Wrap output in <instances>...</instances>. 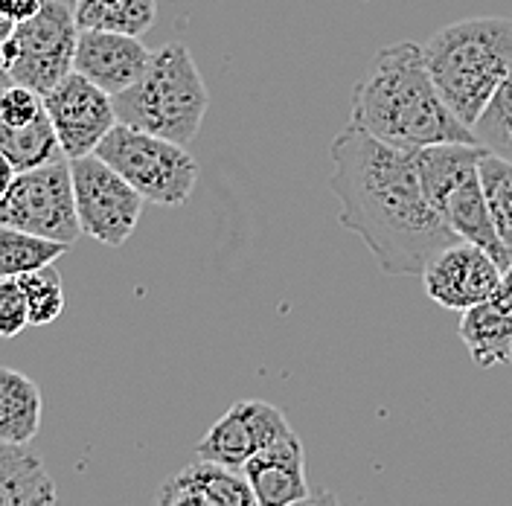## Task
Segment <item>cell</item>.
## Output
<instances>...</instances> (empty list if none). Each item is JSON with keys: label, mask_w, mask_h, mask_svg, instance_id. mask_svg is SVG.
I'll return each instance as SVG.
<instances>
[{"label": "cell", "mask_w": 512, "mask_h": 506, "mask_svg": "<svg viewBox=\"0 0 512 506\" xmlns=\"http://www.w3.org/2000/svg\"><path fill=\"white\" fill-rule=\"evenodd\" d=\"M501 280H504L501 262L489 251L463 239L443 248L422 271L425 294L437 306L460 312V315L475 309L483 300H489Z\"/></svg>", "instance_id": "30bf717a"}, {"label": "cell", "mask_w": 512, "mask_h": 506, "mask_svg": "<svg viewBox=\"0 0 512 506\" xmlns=\"http://www.w3.org/2000/svg\"><path fill=\"white\" fill-rule=\"evenodd\" d=\"M0 155L15 169V175L64 158L50 114L44 111L30 126H0Z\"/></svg>", "instance_id": "d6986e66"}, {"label": "cell", "mask_w": 512, "mask_h": 506, "mask_svg": "<svg viewBox=\"0 0 512 506\" xmlns=\"http://www.w3.org/2000/svg\"><path fill=\"white\" fill-rule=\"evenodd\" d=\"M149 64H152V50L140 41V35L111 30L79 32L73 70L111 96L123 94L134 82H140Z\"/></svg>", "instance_id": "7c38bea8"}, {"label": "cell", "mask_w": 512, "mask_h": 506, "mask_svg": "<svg viewBox=\"0 0 512 506\" xmlns=\"http://www.w3.org/2000/svg\"><path fill=\"white\" fill-rule=\"evenodd\" d=\"M24 326H30V306H27L24 288L18 283V277H3L0 280V335L15 338L18 332H24Z\"/></svg>", "instance_id": "4316f807"}, {"label": "cell", "mask_w": 512, "mask_h": 506, "mask_svg": "<svg viewBox=\"0 0 512 506\" xmlns=\"http://www.w3.org/2000/svg\"><path fill=\"white\" fill-rule=\"evenodd\" d=\"M41 6H44V0H0V15H3L6 30L21 21H30L32 15L41 12Z\"/></svg>", "instance_id": "f1b7e54d"}, {"label": "cell", "mask_w": 512, "mask_h": 506, "mask_svg": "<svg viewBox=\"0 0 512 506\" xmlns=\"http://www.w3.org/2000/svg\"><path fill=\"white\" fill-rule=\"evenodd\" d=\"M204 506H259L254 486L242 469H230L213 460H195L181 469Z\"/></svg>", "instance_id": "44dd1931"}, {"label": "cell", "mask_w": 512, "mask_h": 506, "mask_svg": "<svg viewBox=\"0 0 512 506\" xmlns=\"http://www.w3.org/2000/svg\"><path fill=\"white\" fill-rule=\"evenodd\" d=\"M425 64L448 108L475 128L512 70V18H463L437 30L425 44Z\"/></svg>", "instance_id": "3957f363"}, {"label": "cell", "mask_w": 512, "mask_h": 506, "mask_svg": "<svg viewBox=\"0 0 512 506\" xmlns=\"http://www.w3.org/2000/svg\"><path fill=\"white\" fill-rule=\"evenodd\" d=\"M67 251V242H53L15 227H0V277H24L41 271L62 259Z\"/></svg>", "instance_id": "7402d4cb"}, {"label": "cell", "mask_w": 512, "mask_h": 506, "mask_svg": "<svg viewBox=\"0 0 512 506\" xmlns=\"http://www.w3.org/2000/svg\"><path fill=\"white\" fill-rule=\"evenodd\" d=\"M475 134H478L480 146L512 160V70L504 79L501 91L489 102V108L483 111V117L475 126Z\"/></svg>", "instance_id": "d4e9b609"}, {"label": "cell", "mask_w": 512, "mask_h": 506, "mask_svg": "<svg viewBox=\"0 0 512 506\" xmlns=\"http://www.w3.org/2000/svg\"><path fill=\"white\" fill-rule=\"evenodd\" d=\"M94 155L117 169L146 201L160 207L187 204L198 181V163L187 146L126 123H117Z\"/></svg>", "instance_id": "5b68a950"}, {"label": "cell", "mask_w": 512, "mask_h": 506, "mask_svg": "<svg viewBox=\"0 0 512 506\" xmlns=\"http://www.w3.org/2000/svg\"><path fill=\"white\" fill-rule=\"evenodd\" d=\"M294 506H341V504H338L335 492H315V495L303 498L300 504H294Z\"/></svg>", "instance_id": "f546056e"}, {"label": "cell", "mask_w": 512, "mask_h": 506, "mask_svg": "<svg viewBox=\"0 0 512 506\" xmlns=\"http://www.w3.org/2000/svg\"><path fill=\"white\" fill-rule=\"evenodd\" d=\"M120 123L190 146L207 117L210 91L190 47L169 41L152 53L149 70L128 91L114 96Z\"/></svg>", "instance_id": "277c9868"}, {"label": "cell", "mask_w": 512, "mask_h": 506, "mask_svg": "<svg viewBox=\"0 0 512 506\" xmlns=\"http://www.w3.org/2000/svg\"><path fill=\"white\" fill-rule=\"evenodd\" d=\"M47 114L56 126L67 160L88 158L120 123L114 96L96 88L82 73H70L50 94H44Z\"/></svg>", "instance_id": "9c48e42d"}, {"label": "cell", "mask_w": 512, "mask_h": 506, "mask_svg": "<svg viewBox=\"0 0 512 506\" xmlns=\"http://www.w3.org/2000/svg\"><path fill=\"white\" fill-rule=\"evenodd\" d=\"M82 233L105 248H123L140 222L146 198L99 155L70 160Z\"/></svg>", "instance_id": "ba28073f"}, {"label": "cell", "mask_w": 512, "mask_h": 506, "mask_svg": "<svg viewBox=\"0 0 512 506\" xmlns=\"http://www.w3.org/2000/svg\"><path fill=\"white\" fill-rule=\"evenodd\" d=\"M440 216L446 219V224L454 230L457 239L472 242V245L492 253L501 262L504 271L510 268L512 251L504 245V239L495 230L486 195H483V184H480V169L448 192L446 201L440 204Z\"/></svg>", "instance_id": "9a60e30c"}, {"label": "cell", "mask_w": 512, "mask_h": 506, "mask_svg": "<svg viewBox=\"0 0 512 506\" xmlns=\"http://www.w3.org/2000/svg\"><path fill=\"white\" fill-rule=\"evenodd\" d=\"M294 428L286 413L262 399L236 402L222 419L195 445L198 460H213L230 469H245V463L262 448L280 443Z\"/></svg>", "instance_id": "8fae6325"}, {"label": "cell", "mask_w": 512, "mask_h": 506, "mask_svg": "<svg viewBox=\"0 0 512 506\" xmlns=\"http://www.w3.org/2000/svg\"><path fill=\"white\" fill-rule=\"evenodd\" d=\"M47 111L44 96L35 94L24 85H12L0 96V126H30L32 120H38Z\"/></svg>", "instance_id": "484cf974"}, {"label": "cell", "mask_w": 512, "mask_h": 506, "mask_svg": "<svg viewBox=\"0 0 512 506\" xmlns=\"http://www.w3.org/2000/svg\"><path fill=\"white\" fill-rule=\"evenodd\" d=\"M242 472L251 480L259 506H294L312 495L306 486L303 443L294 431L254 454Z\"/></svg>", "instance_id": "5bb4252c"}, {"label": "cell", "mask_w": 512, "mask_h": 506, "mask_svg": "<svg viewBox=\"0 0 512 506\" xmlns=\"http://www.w3.org/2000/svg\"><path fill=\"white\" fill-rule=\"evenodd\" d=\"M329 190L341 201V227L355 233L387 277H422L437 253L457 242L425 195L416 152L393 149L352 126L332 140Z\"/></svg>", "instance_id": "6da1fadb"}, {"label": "cell", "mask_w": 512, "mask_h": 506, "mask_svg": "<svg viewBox=\"0 0 512 506\" xmlns=\"http://www.w3.org/2000/svg\"><path fill=\"white\" fill-rule=\"evenodd\" d=\"M0 506H62L56 480L30 445H0Z\"/></svg>", "instance_id": "2e32d148"}, {"label": "cell", "mask_w": 512, "mask_h": 506, "mask_svg": "<svg viewBox=\"0 0 512 506\" xmlns=\"http://www.w3.org/2000/svg\"><path fill=\"white\" fill-rule=\"evenodd\" d=\"M152 506H204V501L187 483V477L178 472V475H172L169 480L160 483Z\"/></svg>", "instance_id": "83f0119b"}, {"label": "cell", "mask_w": 512, "mask_h": 506, "mask_svg": "<svg viewBox=\"0 0 512 506\" xmlns=\"http://www.w3.org/2000/svg\"><path fill=\"white\" fill-rule=\"evenodd\" d=\"M0 227L73 245L82 233L70 160L59 158L30 172H18L0 195Z\"/></svg>", "instance_id": "52a82bcc"}, {"label": "cell", "mask_w": 512, "mask_h": 506, "mask_svg": "<svg viewBox=\"0 0 512 506\" xmlns=\"http://www.w3.org/2000/svg\"><path fill=\"white\" fill-rule=\"evenodd\" d=\"M486 152L489 149L480 143H437V146H425L416 152L422 187H425V195L431 198V204L437 207V213H440V204L446 201L448 192L478 172L480 158Z\"/></svg>", "instance_id": "e0dca14e"}, {"label": "cell", "mask_w": 512, "mask_h": 506, "mask_svg": "<svg viewBox=\"0 0 512 506\" xmlns=\"http://www.w3.org/2000/svg\"><path fill=\"white\" fill-rule=\"evenodd\" d=\"M480 184L495 230L512 251V160L486 152L480 160Z\"/></svg>", "instance_id": "603a6c76"}, {"label": "cell", "mask_w": 512, "mask_h": 506, "mask_svg": "<svg viewBox=\"0 0 512 506\" xmlns=\"http://www.w3.org/2000/svg\"><path fill=\"white\" fill-rule=\"evenodd\" d=\"M79 32L73 6L44 0L38 15L9 27L3 35V73L12 85H24L41 96L50 94L73 73Z\"/></svg>", "instance_id": "8992f818"}, {"label": "cell", "mask_w": 512, "mask_h": 506, "mask_svg": "<svg viewBox=\"0 0 512 506\" xmlns=\"http://www.w3.org/2000/svg\"><path fill=\"white\" fill-rule=\"evenodd\" d=\"M457 332L480 370L512 364V265L489 300L463 312Z\"/></svg>", "instance_id": "4fadbf2b"}, {"label": "cell", "mask_w": 512, "mask_h": 506, "mask_svg": "<svg viewBox=\"0 0 512 506\" xmlns=\"http://www.w3.org/2000/svg\"><path fill=\"white\" fill-rule=\"evenodd\" d=\"M30 306V326H47L64 312V285L53 265L18 277Z\"/></svg>", "instance_id": "cb8c5ba5"}, {"label": "cell", "mask_w": 512, "mask_h": 506, "mask_svg": "<svg viewBox=\"0 0 512 506\" xmlns=\"http://www.w3.org/2000/svg\"><path fill=\"white\" fill-rule=\"evenodd\" d=\"M350 123L402 152L437 143H478L475 128L463 126L443 102L425 53L414 41L390 44L373 56L352 91Z\"/></svg>", "instance_id": "7a4b0ae2"}, {"label": "cell", "mask_w": 512, "mask_h": 506, "mask_svg": "<svg viewBox=\"0 0 512 506\" xmlns=\"http://www.w3.org/2000/svg\"><path fill=\"white\" fill-rule=\"evenodd\" d=\"M79 30L143 35L158 18V0H73Z\"/></svg>", "instance_id": "ffe728a7"}, {"label": "cell", "mask_w": 512, "mask_h": 506, "mask_svg": "<svg viewBox=\"0 0 512 506\" xmlns=\"http://www.w3.org/2000/svg\"><path fill=\"white\" fill-rule=\"evenodd\" d=\"M41 411L44 399L30 376L0 370V443L30 445L41 428Z\"/></svg>", "instance_id": "ac0fdd59"}]
</instances>
